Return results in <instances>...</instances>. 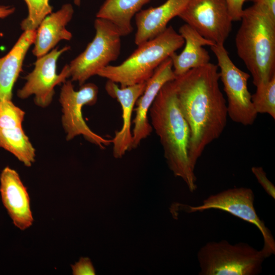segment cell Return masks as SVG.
<instances>
[{
  "label": "cell",
  "instance_id": "obj_1",
  "mask_svg": "<svg viewBox=\"0 0 275 275\" xmlns=\"http://www.w3.org/2000/svg\"><path fill=\"white\" fill-rule=\"evenodd\" d=\"M217 65L209 63L173 80L180 108L190 130L188 156L193 169L205 148L223 132L227 102L219 86Z\"/></svg>",
  "mask_w": 275,
  "mask_h": 275
},
{
  "label": "cell",
  "instance_id": "obj_2",
  "mask_svg": "<svg viewBox=\"0 0 275 275\" xmlns=\"http://www.w3.org/2000/svg\"><path fill=\"white\" fill-rule=\"evenodd\" d=\"M149 114L170 170L184 181L190 192L195 191L197 177L188 156L190 130L180 108L173 80L161 88Z\"/></svg>",
  "mask_w": 275,
  "mask_h": 275
},
{
  "label": "cell",
  "instance_id": "obj_3",
  "mask_svg": "<svg viewBox=\"0 0 275 275\" xmlns=\"http://www.w3.org/2000/svg\"><path fill=\"white\" fill-rule=\"evenodd\" d=\"M240 20L237 53L256 87L275 76V21L254 5L243 10Z\"/></svg>",
  "mask_w": 275,
  "mask_h": 275
},
{
  "label": "cell",
  "instance_id": "obj_4",
  "mask_svg": "<svg viewBox=\"0 0 275 275\" xmlns=\"http://www.w3.org/2000/svg\"><path fill=\"white\" fill-rule=\"evenodd\" d=\"M184 44V39L170 25L156 37L138 45L122 63L109 65L96 75L119 84L121 88L145 82L162 62Z\"/></svg>",
  "mask_w": 275,
  "mask_h": 275
},
{
  "label": "cell",
  "instance_id": "obj_5",
  "mask_svg": "<svg viewBox=\"0 0 275 275\" xmlns=\"http://www.w3.org/2000/svg\"><path fill=\"white\" fill-rule=\"evenodd\" d=\"M200 275H257L266 258L262 250L244 242H209L197 254Z\"/></svg>",
  "mask_w": 275,
  "mask_h": 275
},
{
  "label": "cell",
  "instance_id": "obj_6",
  "mask_svg": "<svg viewBox=\"0 0 275 275\" xmlns=\"http://www.w3.org/2000/svg\"><path fill=\"white\" fill-rule=\"evenodd\" d=\"M95 35L86 49L69 65L72 81L80 86L102 68L116 61L121 48V37L117 29L106 19L96 17Z\"/></svg>",
  "mask_w": 275,
  "mask_h": 275
},
{
  "label": "cell",
  "instance_id": "obj_7",
  "mask_svg": "<svg viewBox=\"0 0 275 275\" xmlns=\"http://www.w3.org/2000/svg\"><path fill=\"white\" fill-rule=\"evenodd\" d=\"M217 60L221 79L227 101L228 116L233 122L244 126L252 125L258 113L251 100L248 82L250 75L238 68L230 59L224 44L210 46Z\"/></svg>",
  "mask_w": 275,
  "mask_h": 275
},
{
  "label": "cell",
  "instance_id": "obj_8",
  "mask_svg": "<svg viewBox=\"0 0 275 275\" xmlns=\"http://www.w3.org/2000/svg\"><path fill=\"white\" fill-rule=\"evenodd\" d=\"M71 80H67L62 86L59 97L62 107V124L67 141L82 135L88 142L101 149L112 143V139L104 138L93 131L84 119L82 108L85 105H94L98 99V88L94 83L80 86L75 91Z\"/></svg>",
  "mask_w": 275,
  "mask_h": 275
},
{
  "label": "cell",
  "instance_id": "obj_9",
  "mask_svg": "<svg viewBox=\"0 0 275 275\" xmlns=\"http://www.w3.org/2000/svg\"><path fill=\"white\" fill-rule=\"evenodd\" d=\"M255 195L248 187H234L212 195L205 199L201 205L186 206L188 212H202L218 209L255 225L261 233L264 245L262 249L266 258L275 254V241L269 229L261 220L255 209Z\"/></svg>",
  "mask_w": 275,
  "mask_h": 275
},
{
  "label": "cell",
  "instance_id": "obj_10",
  "mask_svg": "<svg viewBox=\"0 0 275 275\" xmlns=\"http://www.w3.org/2000/svg\"><path fill=\"white\" fill-rule=\"evenodd\" d=\"M178 17L215 44H224L232 30L226 0H188Z\"/></svg>",
  "mask_w": 275,
  "mask_h": 275
},
{
  "label": "cell",
  "instance_id": "obj_11",
  "mask_svg": "<svg viewBox=\"0 0 275 275\" xmlns=\"http://www.w3.org/2000/svg\"><path fill=\"white\" fill-rule=\"evenodd\" d=\"M70 49V46L61 49L56 47L37 58L34 69L24 77L25 83L17 92L18 97L26 99L34 95L36 105L43 108L48 106L52 102L55 87L64 83L70 76L68 64L63 67L60 74L57 73L58 59Z\"/></svg>",
  "mask_w": 275,
  "mask_h": 275
},
{
  "label": "cell",
  "instance_id": "obj_12",
  "mask_svg": "<svg viewBox=\"0 0 275 275\" xmlns=\"http://www.w3.org/2000/svg\"><path fill=\"white\" fill-rule=\"evenodd\" d=\"M176 78L172 60L168 58L156 68L146 81L145 90L135 103L131 150L136 148L152 133L153 128L148 119L150 108L163 86Z\"/></svg>",
  "mask_w": 275,
  "mask_h": 275
},
{
  "label": "cell",
  "instance_id": "obj_13",
  "mask_svg": "<svg viewBox=\"0 0 275 275\" xmlns=\"http://www.w3.org/2000/svg\"><path fill=\"white\" fill-rule=\"evenodd\" d=\"M0 193L14 225L21 230L30 227L34 218L27 188L18 173L9 167H5L0 175Z\"/></svg>",
  "mask_w": 275,
  "mask_h": 275
},
{
  "label": "cell",
  "instance_id": "obj_14",
  "mask_svg": "<svg viewBox=\"0 0 275 275\" xmlns=\"http://www.w3.org/2000/svg\"><path fill=\"white\" fill-rule=\"evenodd\" d=\"M146 82L124 88L119 87L118 84L109 80L105 84L106 93L118 101L122 112V126L120 130L115 132L112 139L113 154L116 158H122L127 151L131 150L132 114L137 100L145 90Z\"/></svg>",
  "mask_w": 275,
  "mask_h": 275
},
{
  "label": "cell",
  "instance_id": "obj_15",
  "mask_svg": "<svg viewBox=\"0 0 275 275\" xmlns=\"http://www.w3.org/2000/svg\"><path fill=\"white\" fill-rule=\"evenodd\" d=\"M188 0H167L155 7L141 10L134 16L136 31L134 43L139 45L162 33L169 22L179 14Z\"/></svg>",
  "mask_w": 275,
  "mask_h": 275
},
{
  "label": "cell",
  "instance_id": "obj_16",
  "mask_svg": "<svg viewBox=\"0 0 275 275\" xmlns=\"http://www.w3.org/2000/svg\"><path fill=\"white\" fill-rule=\"evenodd\" d=\"M74 9L71 4L63 5L60 9L52 12L41 22L36 31L32 52L37 58L52 49L61 40H70L71 32L66 29L71 20Z\"/></svg>",
  "mask_w": 275,
  "mask_h": 275
},
{
  "label": "cell",
  "instance_id": "obj_17",
  "mask_svg": "<svg viewBox=\"0 0 275 275\" xmlns=\"http://www.w3.org/2000/svg\"><path fill=\"white\" fill-rule=\"evenodd\" d=\"M179 33L184 40V48L180 54H178L175 52L170 57L176 77L191 69L209 63L210 57L203 46H211L215 44L186 23L181 26Z\"/></svg>",
  "mask_w": 275,
  "mask_h": 275
},
{
  "label": "cell",
  "instance_id": "obj_18",
  "mask_svg": "<svg viewBox=\"0 0 275 275\" xmlns=\"http://www.w3.org/2000/svg\"><path fill=\"white\" fill-rule=\"evenodd\" d=\"M36 31H24L10 51L0 58V100H12L13 88L22 71L26 54L34 43Z\"/></svg>",
  "mask_w": 275,
  "mask_h": 275
},
{
  "label": "cell",
  "instance_id": "obj_19",
  "mask_svg": "<svg viewBox=\"0 0 275 275\" xmlns=\"http://www.w3.org/2000/svg\"><path fill=\"white\" fill-rule=\"evenodd\" d=\"M152 0H105L96 17L107 20L118 30L122 37L133 30L131 20L142 8Z\"/></svg>",
  "mask_w": 275,
  "mask_h": 275
},
{
  "label": "cell",
  "instance_id": "obj_20",
  "mask_svg": "<svg viewBox=\"0 0 275 275\" xmlns=\"http://www.w3.org/2000/svg\"><path fill=\"white\" fill-rule=\"evenodd\" d=\"M0 147L13 154L26 167H31L35 161V149L22 127L0 128Z\"/></svg>",
  "mask_w": 275,
  "mask_h": 275
},
{
  "label": "cell",
  "instance_id": "obj_21",
  "mask_svg": "<svg viewBox=\"0 0 275 275\" xmlns=\"http://www.w3.org/2000/svg\"><path fill=\"white\" fill-rule=\"evenodd\" d=\"M251 100L256 112L267 114L275 119V76L256 87Z\"/></svg>",
  "mask_w": 275,
  "mask_h": 275
},
{
  "label": "cell",
  "instance_id": "obj_22",
  "mask_svg": "<svg viewBox=\"0 0 275 275\" xmlns=\"http://www.w3.org/2000/svg\"><path fill=\"white\" fill-rule=\"evenodd\" d=\"M26 4L28 14L20 23L23 31H36L42 21L52 13L49 0H23Z\"/></svg>",
  "mask_w": 275,
  "mask_h": 275
},
{
  "label": "cell",
  "instance_id": "obj_23",
  "mask_svg": "<svg viewBox=\"0 0 275 275\" xmlns=\"http://www.w3.org/2000/svg\"><path fill=\"white\" fill-rule=\"evenodd\" d=\"M25 114L11 100H0V128L22 127Z\"/></svg>",
  "mask_w": 275,
  "mask_h": 275
},
{
  "label": "cell",
  "instance_id": "obj_24",
  "mask_svg": "<svg viewBox=\"0 0 275 275\" xmlns=\"http://www.w3.org/2000/svg\"><path fill=\"white\" fill-rule=\"evenodd\" d=\"M251 171L265 191L272 199H275V187L268 179L263 168L253 167Z\"/></svg>",
  "mask_w": 275,
  "mask_h": 275
},
{
  "label": "cell",
  "instance_id": "obj_25",
  "mask_svg": "<svg viewBox=\"0 0 275 275\" xmlns=\"http://www.w3.org/2000/svg\"><path fill=\"white\" fill-rule=\"evenodd\" d=\"M73 275H94L95 271L88 257H80L79 261L71 265Z\"/></svg>",
  "mask_w": 275,
  "mask_h": 275
},
{
  "label": "cell",
  "instance_id": "obj_26",
  "mask_svg": "<svg viewBox=\"0 0 275 275\" xmlns=\"http://www.w3.org/2000/svg\"><path fill=\"white\" fill-rule=\"evenodd\" d=\"M246 0H226L230 16L233 21L240 20L243 5Z\"/></svg>",
  "mask_w": 275,
  "mask_h": 275
},
{
  "label": "cell",
  "instance_id": "obj_27",
  "mask_svg": "<svg viewBox=\"0 0 275 275\" xmlns=\"http://www.w3.org/2000/svg\"><path fill=\"white\" fill-rule=\"evenodd\" d=\"M262 9L275 21V0H246Z\"/></svg>",
  "mask_w": 275,
  "mask_h": 275
},
{
  "label": "cell",
  "instance_id": "obj_28",
  "mask_svg": "<svg viewBox=\"0 0 275 275\" xmlns=\"http://www.w3.org/2000/svg\"><path fill=\"white\" fill-rule=\"evenodd\" d=\"M15 11V8L12 6H0V19H4L12 14Z\"/></svg>",
  "mask_w": 275,
  "mask_h": 275
},
{
  "label": "cell",
  "instance_id": "obj_29",
  "mask_svg": "<svg viewBox=\"0 0 275 275\" xmlns=\"http://www.w3.org/2000/svg\"><path fill=\"white\" fill-rule=\"evenodd\" d=\"M81 0H74V3L77 6H79L80 5Z\"/></svg>",
  "mask_w": 275,
  "mask_h": 275
}]
</instances>
